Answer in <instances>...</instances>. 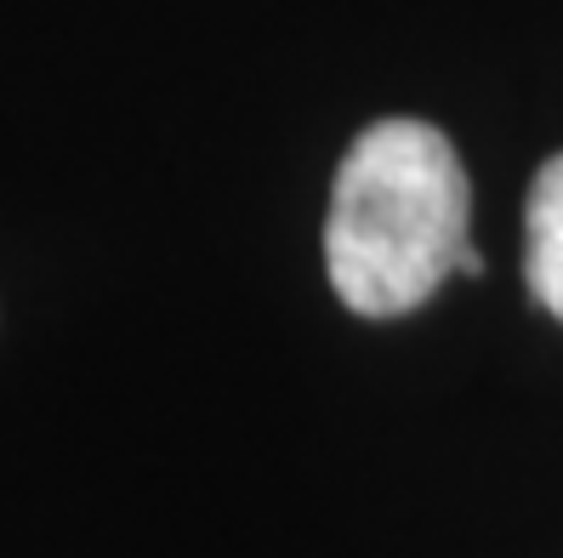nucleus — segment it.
I'll return each instance as SVG.
<instances>
[{
  "label": "nucleus",
  "instance_id": "1",
  "mask_svg": "<svg viewBox=\"0 0 563 558\" xmlns=\"http://www.w3.org/2000/svg\"><path fill=\"white\" fill-rule=\"evenodd\" d=\"M467 172L450 138L427 120H376L358 131L324 222V262L336 297L364 319L421 308L461 269L484 274L467 245Z\"/></svg>",
  "mask_w": 563,
  "mask_h": 558
},
{
  "label": "nucleus",
  "instance_id": "2",
  "mask_svg": "<svg viewBox=\"0 0 563 558\" xmlns=\"http://www.w3.org/2000/svg\"><path fill=\"white\" fill-rule=\"evenodd\" d=\"M523 274L536 303L563 325V154H552L536 172L529 188V211H523Z\"/></svg>",
  "mask_w": 563,
  "mask_h": 558
}]
</instances>
